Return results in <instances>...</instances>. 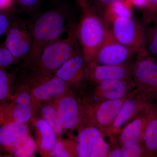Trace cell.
<instances>
[{
    "label": "cell",
    "mask_w": 157,
    "mask_h": 157,
    "mask_svg": "<svg viewBox=\"0 0 157 157\" xmlns=\"http://www.w3.org/2000/svg\"><path fill=\"white\" fill-rule=\"evenodd\" d=\"M61 7L46 11L39 16L31 29L32 43L27 61L33 63L43 48L58 39L65 29L69 12Z\"/></svg>",
    "instance_id": "1"
},
{
    "label": "cell",
    "mask_w": 157,
    "mask_h": 157,
    "mask_svg": "<svg viewBox=\"0 0 157 157\" xmlns=\"http://www.w3.org/2000/svg\"><path fill=\"white\" fill-rule=\"evenodd\" d=\"M82 16L77 25V40L87 65L94 61L98 50L109 31L106 23L97 15L88 4L81 7Z\"/></svg>",
    "instance_id": "2"
},
{
    "label": "cell",
    "mask_w": 157,
    "mask_h": 157,
    "mask_svg": "<svg viewBox=\"0 0 157 157\" xmlns=\"http://www.w3.org/2000/svg\"><path fill=\"white\" fill-rule=\"evenodd\" d=\"M77 24L70 26L66 39H57L48 43L35 61V72L40 76L47 75L59 69L76 51Z\"/></svg>",
    "instance_id": "3"
},
{
    "label": "cell",
    "mask_w": 157,
    "mask_h": 157,
    "mask_svg": "<svg viewBox=\"0 0 157 157\" xmlns=\"http://www.w3.org/2000/svg\"><path fill=\"white\" fill-rule=\"evenodd\" d=\"M137 57L132 70L135 90L148 104L157 105V59L147 52Z\"/></svg>",
    "instance_id": "4"
},
{
    "label": "cell",
    "mask_w": 157,
    "mask_h": 157,
    "mask_svg": "<svg viewBox=\"0 0 157 157\" xmlns=\"http://www.w3.org/2000/svg\"><path fill=\"white\" fill-rule=\"evenodd\" d=\"M111 33L118 42L137 54L147 52L145 29L132 17H120L111 23Z\"/></svg>",
    "instance_id": "5"
},
{
    "label": "cell",
    "mask_w": 157,
    "mask_h": 157,
    "mask_svg": "<svg viewBox=\"0 0 157 157\" xmlns=\"http://www.w3.org/2000/svg\"><path fill=\"white\" fill-rule=\"evenodd\" d=\"M135 54H137L134 50L118 42L109 30L106 40L92 62L99 65L109 66L126 64H129Z\"/></svg>",
    "instance_id": "6"
},
{
    "label": "cell",
    "mask_w": 157,
    "mask_h": 157,
    "mask_svg": "<svg viewBox=\"0 0 157 157\" xmlns=\"http://www.w3.org/2000/svg\"><path fill=\"white\" fill-rule=\"evenodd\" d=\"M135 89V85L132 78L101 82L96 84L93 93V105L107 100L124 98Z\"/></svg>",
    "instance_id": "7"
},
{
    "label": "cell",
    "mask_w": 157,
    "mask_h": 157,
    "mask_svg": "<svg viewBox=\"0 0 157 157\" xmlns=\"http://www.w3.org/2000/svg\"><path fill=\"white\" fill-rule=\"evenodd\" d=\"M124 98L107 100L93 104L92 118L94 124L100 129L103 135L108 134V131L114 121L125 101L135 91Z\"/></svg>",
    "instance_id": "8"
},
{
    "label": "cell",
    "mask_w": 157,
    "mask_h": 157,
    "mask_svg": "<svg viewBox=\"0 0 157 157\" xmlns=\"http://www.w3.org/2000/svg\"><path fill=\"white\" fill-rule=\"evenodd\" d=\"M148 103L135 89L132 95L125 101L120 111L108 131L107 135L110 137L120 133L123 127L133 120Z\"/></svg>",
    "instance_id": "9"
},
{
    "label": "cell",
    "mask_w": 157,
    "mask_h": 157,
    "mask_svg": "<svg viewBox=\"0 0 157 157\" xmlns=\"http://www.w3.org/2000/svg\"><path fill=\"white\" fill-rule=\"evenodd\" d=\"M132 65H99L94 62L87 65L90 78L96 84L101 82L113 79L132 78Z\"/></svg>",
    "instance_id": "10"
},
{
    "label": "cell",
    "mask_w": 157,
    "mask_h": 157,
    "mask_svg": "<svg viewBox=\"0 0 157 157\" xmlns=\"http://www.w3.org/2000/svg\"><path fill=\"white\" fill-rule=\"evenodd\" d=\"M56 112L62 126L67 130L77 126L81 119L80 107L73 96H65L60 100Z\"/></svg>",
    "instance_id": "11"
},
{
    "label": "cell",
    "mask_w": 157,
    "mask_h": 157,
    "mask_svg": "<svg viewBox=\"0 0 157 157\" xmlns=\"http://www.w3.org/2000/svg\"><path fill=\"white\" fill-rule=\"evenodd\" d=\"M78 50L56 70V76L67 83L78 81L84 75L85 67L87 65L81 50Z\"/></svg>",
    "instance_id": "12"
},
{
    "label": "cell",
    "mask_w": 157,
    "mask_h": 157,
    "mask_svg": "<svg viewBox=\"0 0 157 157\" xmlns=\"http://www.w3.org/2000/svg\"><path fill=\"white\" fill-rule=\"evenodd\" d=\"M150 105H147L133 120L121 129L119 137V142L121 144L127 141L142 143Z\"/></svg>",
    "instance_id": "13"
},
{
    "label": "cell",
    "mask_w": 157,
    "mask_h": 157,
    "mask_svg": "<svg viewBox=\"0 0 157 157\" xmlns=\"http://www.w3.org/2000/svg\"><path fill=\"white\" fill-rule=\"evenodd\" d=\"M29 130L24 124L12 121L0 127V145L14 147L21 145L29 138Z\"/></svg>",
    "instance_id": "14"
},
{
    "label": "cell",
    "mask_w": 157,
    "mask_h": 157,
    "mask_svg": "<svg viewBox=\"0 0 157 157\" xmlns=\"http://www.w3.org/2000/svg\"><path fill=\"white\" fill-rule=\"evenodd\" d=\"M32 43L31 29L14 27L9 32L6 41V47L14 57L19 59L26 56Z\"/></svg>",
    "instance_id": "15"
},
{
    "label": "cell",
    "mask_w": 157,
    "mask_h": 157,
    "mask_svg": "<svg viewBox=\"0 0 157 157\" xmlns=\"http://www.w3.org/2000/svg\"><path fill=\"white\" fill-rule=\"evenodd\" d=\"M141 143L146 157H157V105H150Z\"/></svg>",
    "instance_id": "16"
},
{
    "label": "cell",
    "mask_w": 157,
    "mask_h": 157,
    "mask_svg": "<svg viewBox=\"0 0 157 157\" xmlns=\"http://www.w3.org/2000/svg\"><path fill=\"white\" fill-rule=\"evenodd\" d=\"M102 135L100 129L94 124L82 129L77 138L76 153L77 156L90 157L95 142Z\"/></svg>",
    "instance_id": "17"
},
{
    "label": "cell",
    "mask_w": 157,
    "mask_h": 157,
    "mask_svg": "<svg viewBox=\"0 0 157 157\" xmlns=\"http://www.w3.org/2000/svg\"><path fill=\"white\" fill-rule=\"evenodd\" d=\"M67 87V83L56 76L48 79L36 88L33 92L35 98L46 100L62 94Z\"/></svg>",
    "instance_id": "18"
},
{
    "label": "cell",
    "mask_w": 157,
    "mask_h": 157,
    "mask_svg": "<svg viewBox=\"0 0 157 157\" xmlns=\"http://www.w3.org/2000/svg\"><path fill=\"white\" fill-rule=\"evenodd\" d=\"M32 113L30 96L27 93L20 94L12 109L11 116L13 121L25 124L30 119Z\"/></svg>",
    "instance_id": "19"
},
{
    "label": "cell",
    "mask_w": 157,
    "mask_h": 157,
    "mask_svg": "<svg viewBox=\"0 0 157 157\" xmlns=\"http://www.w3.org/2000/svg\"><path fill=\"white\" fill-rule=\"evenodd\" d=\"M132 6L129 1H127L118 2L108 6L104 10V22L111 24L117 18L133 17Z\"/></svg>",
    "instance_id": "20"
},
{
    "label": "cell",
    "mask_w": 157,
    "mask_h": 157,
    "mask_svg": "<svg viewBox=\"0 0 157 157\" xmlns=\"http://www.w3.org/2000/svg\"><path fill=\"white\" fill-rule=\"evenodd\" d=\"M36 127L41 136V147L45 151L52 150L56 142L55 133L51 127L43 119L36 123Z\"/></svg>",
    "instance_id": "21"
},
{
    "label": "cell",
    "mask_w": 157,
    "mask_h": 157,
    "mask_svg": "<svg viewBox=\"0 0 157 157\" xmlns=\"http://www.w3.org/2000/svg\"><path fill=\"white\" fill-rule=\"evenodd\" d=\"M43 119L51 127L55 134L59 135L63 132V127L59 121L56 110L52 106L47 105L43 107L42 110Z\"/></svg>",
    "instance_id": "22"
},
{
    "label": "cell",
    "mask_w": 157,
    "mask_h": 157,
    "mask_svg": "<svg viewBox=\"0 0 157 157\" xmlns=\"http://www.w3.org/2000/svg\"><path fill=\"white\" fill-rule=\"evenodd\" d=\"M145 29V49L150 56L157 59V23Z\"/></svg>",
    "instance_id": "23"
},
{
    "label": "cell",
    "mask_w": 157,
    "mask_h": 157,
    "mask_svg": "<svg viewBox=\"0 0 157 157\" xmlns=\"http://www.w3.org/2000/svg\"><path fill=\"white\" fill-rule=\"evenodd\" d=\"M122 157H146L142 144L127 141L121 144Z\"/></svg>",
    "instance_id": "24"
},
{
    "label": "cell",
    "mask_w": 157,
    "mask_h": 157,
    "mask_svg": "<svg viewBox=\"0 0 157 157\" xmlns=\"http://www.w3.org/2000/svg\"><path fill=\"white\" fill-rule=\"evenodd\" d=\"M141 10L146 25L157 23V0H146V5Z\"/></svg>",
    "instance_id": "25"
},
{
    "label": "cell",
    "mask_w": 157,
    "mask_h": 157,
    "mask_svg": "<svg viewBox=\"0 0 157 157\" xmlns=\"http://www.w3.org/2000/svg\"><path fill=\"white\" fill-rule=\"evenodd\" d=\"M102 135L96 140L94 144L90 157H107L110 145L106 142Z\"/></svg>",
    "instance_id": "26"
},
{
    "label": "cell",
    "mask_w": 157,
    "mask_h": 157,
    "mask_svg": "<svg viewBox=\"0 0 157 157\" xmlns=\"http://www.w3.org/2000/svg\"><path fill=\"white\" fill-rule=\"evenodd\" d=\"M35 150V144L31 138L21 145L14 147V154L17 157H29L33 154Z\"/></svg>",
    "instance_id": "27"
},
{
    "label": "cell",
    "mask_w": 157,
    "mask_h": 157,
    "mask_svg": "<svg viewBox=\"0 0 157 157\" xmlns=\"http://www.w3.org/2000/svg\"><path fill=\"white\" fill-rule=\"evenodd\" d=\"M9 78L6 73L0 70V101L7 97L9 92Z\"/></svg>",
    "instance_id": "28"
},
{
    "label": "cell",
    "mask_w": 157,
    "mask_h": 157,
    "mask_svg": "<svg viewBox=\"0 0 157 157\" xmlns=\"http://www.w3.org/2000/svg\"><path fill=\"white\" fill-rule=\"evenodd\" d=\"M52 156L56 157H71V154L65 148L63 143L61 141H59L53 146L52 149Z\"/></svg>",
    "instance_id": "29"
},
{
    "label": "cell",
    "mask_w": 157,
    "mask_h": 157,
    "mask_svg": "<svg viewBox=\"0 0 157 157\" xmlns=\"http://www.w3.org/2000/svg\"><path fill=\"white\" fill-rule=\"evenodd\" d=\"M13 57L9 49L0 48V67L11 64L13 63Z\"/></svg>",
    "instance_id": "30"
},
{
    "label": "cell",
    "mask_w": 157,
    "mask_h": 157,
    "mask_svg": "<svg viewBox=\"0 0 157 157\" xmlns=\"http://www.w3.org/2000/svg\"><path fill=\"white\" fill-rule=\"evenodd\" d=\"M97 6H100L105 10L108 6L118 2H125L128 0H93Z\"/></svg>",
    "instance_id": "31"
},
{
    "label": "cell",
    "mask_w": 157,
    "mask_h": 157,
    "mask_svg": "<svg viewBox=\"0 0 157 157\" xmlns=\"http://www.w3.org/2000/svg\"><path fill=\"white\" fill-rule=\"evenodd\" d=\"M8 20L4 14L0 13V36L3 35L8 28Z\"/></svg>",
    "instance_id": "32"
},
{
    "label": "cell",
    "mask_w": 157,
    "mask_h": 157,
    "mask_svg": "<svg viewBox=\"0 0 157 157\" xmlns=\"http://www.w3.org/2000/svg\"><path fill=\"white\" fill-rule=\"evenodd\" d=\"M107 157H122L121 145L120 147L116 146L112 148H109V151L107 154Z\"/></svg>",
    "instance_id": "33"
},
{
    "label": "cell",
    "mask_w": 157,
    "mask_h": 157,
    "mask_svg": "<svg viewBox=\"0 0 157 157\" xmlns=\"http://www.w3.org/2000/svg\"><path fill=\"white\" fill-rule=\"evenodd\" d=\"M132 6L142 9L146 5V0H128Z\"/></svg>",
    "instance_id": "34"
},
{
    "label": "cell",
    "mask_w": 157,
    "mask_h": 157,
    "mask_svg": "<svg viewBox=\"0 0 157 157\" xmlns=\"http://www.w3.org/2000/svg\"><path fill=\"white\" fill-rule=\"evenodd\" d=\"M12 0H0V9H5L11 7Z\"/></svg>",
    "instance_id": "35"
},
{
    "label": "cell",
    "mask_w": 157,
    "mask_h": 157,
    "mask_svg": "<svg viewBox=\"0 0 157 157\" xmlns=\"http://www.w3.org/2000/svg\"><path fill=\"white\" fill-rule=\"evenodd\" d=\"M18 1L23 6H30L36 4L39 0H18Z\"/></svg>",
    "instance_id": "36"
},
{
    "label": "cell",
    "mask_w": 157,
    "mask_h": 157,
    "mask_svg": "<svg viewBox=\"0 0 157 157\" xmlns=\"http://www.w3.org/2000/svg\"><path fill=\"white\" fill-rule=\"evenodd\" d=\"M77 1L80 8L82 6H86L88 3L87 0H77Z\"/></svg>",
    "instance_id": "37"
}]
</instances>
